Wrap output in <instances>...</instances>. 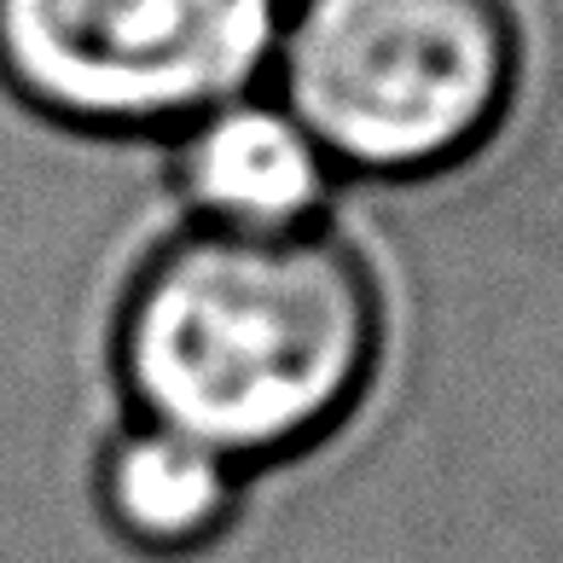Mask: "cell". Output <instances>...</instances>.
<instances>
[{
  "label": "cell",
  "instance_id": "cell-4",
  "mask_svg": "<svg viewBox=\"0 0 563 563\" xmlns=\"http://www.w3.org/2000/svg\"><path fill=\"white\" fill-rule=\"evenodd\" d=\"M163 186L180 203V221L227 233H302L338 221L343 175L274 88H250L163 140Z\"/></svg>",
  "mask_w": 563,
  "mask_h": 563
},
{
  "label": "cell",
  "instance_id": "cell-5",
  "mask_svg": "<svg viewBox=\"0 0 563 563\" xmlns=\"http://www.w3.org/2000/svg\"><path fill=\"white\" fill-rule=\"evenodd\" d=\"M250 476L186 430L122 419L93 453V511L122 552L198 558L239 529Z\"/></svg>",
  "mask_w": 563,
  "mask_h": 563
},
{
  "label": "cell",
  "instance_id": "cell-3",
  "mask_svg": "<svg viewBox=\"0 0 563 563\" xmlns=\"http://www.w3.org/2000/svg\"><path fill=\"white\" fill-rule=\"evenodd\" d=\"M290 0H0V81L70 134L169 140L267 88Z\"/></svg>",
  "mask_w": 563,
  "mask_h": 563
},
{
  "label": "cell",
  "instance_id": "cell-2",
  "mask_svg": "<svg viewBox=\"0 0 563 563\" xmlns=\"http://www.w3.org/2000/svg\"><path fill=\"white\" fill-rule=\"evenodd\" d=\"M267 88L343 180L459 169L523 88L517 0H290Z\"/></svg>",
  "mask_w": 563,
  "mask_h": 563
},
{
  "label": "cell",
  "instance_id": "cell-1",
  "mask_svg": "<svg viewBox=\"0 0 563 563\" xmlns=\"http://www.w3.org/2000/svg\"><path fill=\"white\" fill-rule=\"evenodd\" d=\"M384 361V285L338 221L227 233L180 221L140 256L111 314L129 419L186 430L244 476L338 430Z\"/></svg>",
  "mask_w": 563,
  "mask_h": 563
}]
</instances>
